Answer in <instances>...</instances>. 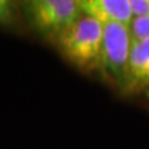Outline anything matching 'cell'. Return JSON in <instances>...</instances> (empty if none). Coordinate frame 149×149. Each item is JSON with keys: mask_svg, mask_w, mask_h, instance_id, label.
I'll return each mask as SVG.
<instances>
[{"mask_svg": "<svg viewBox=\"0 0 149 149\" xmlns=\"http://www.w3.org/2000/svg\"><path fill=\"white\" fill-rule=\"evenodd\" d=\"M103 25L95 19L81 15L54 42L70 63L82 71L98 68Z\"/></svg>", "mask_w": 149, "mask_h": 149, "instance_id": "6da1fadb", "label": "cell"}, {"mask_svg": "<svg viewBox=\"0 0 149 149\" xmlns=\"http://www.w3.org/2000/svg\"><path fill=\"white\" fill-rule=\"evenodd\" d=\"M132 34L129 26L108 24L103 27L98 71L109 85L127 92L129 56L132 50Z\"/></svg>", "mask_w": 149, "mask_h": 149, "instance_id": "7a4b0ae2", "label": "cell"}, {"mask_svg": "<svg viewBox=\"0 0 149 149\" xmlns=\"http://www.w3.org/2000/svg\"><path fill=\"white\" fill-rule=\"evenodd\" d=\"M20 6L32 29L52 42L82 15L77 0H27Z\"/></svg>", "mask_w": 149, "mask_h": 149, "instance_id": "3957f363", "label": "cell"}, {"mask_svg": "<svg viewBox=\"0 0 149 149\" xmlns=\"http://www.w3.org/2000/svg\"><path fill=\"white\" fill-rule=\"evenodd\" d=\"M81 14L95 19L102 25L122 24L129 26L133 13L129 0H78Z\"/></svg>", "mask_w": 149, "mask_h": 149, "instance_id": "277c9868", "label": "cell"}, {"mask_svg": "<svg viewBox=\"0 0 149 149\" xmlns=\"http://www.w3.org/2000/svg\"><path fill=\"white\" fill-rule=\"evenodd\" d=\"M149 86V39L133 41L129 56L127 92Z\"/></svg>", "mask_w": 149, "mask_h": 149, "instance_id": "5b68a950", "label": "cell"}, {"mask_svg": "<svg viewBox=\"0 0 149 149\" xmlns=\"http://www.w3.org/2000/svg\"><path fill=\"white\" fill-rule=\"evenodd\" d=\"M21 13L20 3L14 0H0V26L15 25Z\"/></svg>", "mask_w": 149, "mask_h": 149, "instance_id": "8992f818", "label": "cell"}, {"mask_svg": "<svg viewBox=\"0 0 149 149\" xmlns=\"http://www.w3.org/2000/svg\"><path fill=\"white\" fill-rule=\"evenodd\" d=\"M129 29L133 41L149 39V15L142 17H134Z\"/></svg>", "mask_w": 149, "mask_h": 149, "instance_id": "52a82bcc", "label": "cell"}, {"mask_svg": "<svg viewBox=\"0 0 149 149\" xmlns=\"http://www.w3.org/2000/svg\"><path fill=\"white\" fill-rule=\"evenodd\" d=\"M134 17L149 15V0H129Z\"/></svg>", "mask_w": 149, "mask_h": 149, "instance_id": "ba28073f", "label": "cell"}]
</instances>
